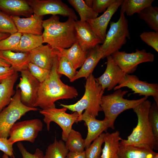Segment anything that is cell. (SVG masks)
<instances>
[{
  "label": "cell",
  "mask_w": 158,
  "mask_h": 158,
  "mask_svg": "<svg viewBox=\"0 0 158 158\" xmlns=\"http://www.w3.org/2000/svg\"><path fill=\"white\" fill-rule=\"evenodd\" d=\"M103 55V52L99 44L89 50L84 63L71 82H74L82 78H85L86 79L92 73L100 60L102 59Z\"/></svg>",
  "instance_id": "20"
},
{
  "label": "cell",
  "mask_w": 158,
  "mask_h": 158,
  "mask_svg": "<svg viewBox=\"0 0 158 158\" xmlns=\"http://www.w3.org/2000/svg\"><path fill=\"white\" fill-rule=\"evenodd\" d=\"M65 145L70 152H80L84 151V139L79 132L73 129L69 134Z\"/></svg>",
  "instance_id": "30"
},
{
  "label": "cell",
  "mask_w": 158,
  "mask_h": 158,
  "mask_svg": "<svg viewBox=\"0 0 158 158\" xmlns=\"http://www.w3.org/2000/svg\"><path fill=\"white\" fill-rule=\"evenodd\" d=\"M152 158H158V153H157L156 154H155Z\"/></svg>",
  "instance_id": "49"
},
{
  "label": "cell",
  "mask_w": 158,
  "mask_h": 158,
  "mask_svg": "<svg viewBox=\"0 0 158 158\" xmlns=\"http://www.w3.org/2000/svg\"><path fill=\"white\" fill-rule=\"evenodd\" d=\"M68 1L73 6L78 13L80 20L87 21L88 20L95 18L98 15L92 8L87 6L83 0H68Z\"/></svg>",
  "instance_id": "31"
},
{
  "label": "cell",
  "mask_w": 158,
  "mask_h": 158,
  "mask_svg": "<svg viewBox=\"0 0 158 158\" xmlns=\"http://www.w3.org/2000/svg\"><path fill=\"white\" fill-rule=\"evenodd\" d=\"M59 58L55 53L49 75L40 84L34 107H39L42 109L56 107L54 103L56 101L71 99L78 96V92L77 89L73 86L63 83L61 79V75L57 73Z\"/></svg>",
  "instance_id": "1"
},
{
  "label": "cell",
  "mask_w": 158,
  "mask_h": 158,
  "mask_svg": "<svg viewBox=\"0 0 158 158\" xmlns=\"http://www.w3.org/2000/svg\"><path fill=\"white\" fill-rule=\"evenodd\" d=\"M11 34L8 33H0V41L5 39L10 36Z\"/></svg>",
  "instance_id": "46"
},
{
  "label": "cell",
  "mask_w": 158,
  "mask_h": 158,
  "mask_svg": "<svg viewBox=\"0 0 158 158\" xmlns=\"http://www.w3.org/2000/svg\"><path fill=\"white\" fill-rule=\"evenodd\" d=\"M110 27L100 48L103 53L102 59L119 51L130 39L128 21L125 13L120 12L118 20L111 21Z\"/></svg>",
  "instance_id": "6"
},
{
  "label": "cell",
  "mask_w": 158,
  "mask_h": 158,
  "mask_svg": "<svg viewBox=\"0 0 158 158\" xmlns=\"http://www.w3.org/2000/svg\"><path fill=\"white\" fill-rule=\"evenodd\" d=\"M154 0H123L120 12L125 13L128 16L137 13L145 8L152 5Z\"/></svg>",
  "instance_id": "28"
},
{
  "label": "cell",
  "mask_w": 158,
  "mask_h": 158,
  "mask_svg": "<svg viewBox=\"0 0 158 158\" xmlns=\"http://www.w3.org/2000/svg\"><path fill=\"white\" fill-rule=\"evenodd\" d=\"M85 92L82 98L76 103L70 105L60 104V106L81 115L84 110L96 118L99 112L102 111L100 106L102 97L104 90L94 75L91 74L86 79Z\"/></svg>",
  "instance_id": "4"
},
{
  "label": "cell",
  "mask_w": 158,
  "mask_h": 158,
  "mask_svg": "<svg viewBox=\"0 0 158 158\" xmlns=\"http://www.w3.org/2000/svg\"><path fill=\"white\" fill-rule=\"evenodd\" d=\"M81 121L85 122L87 128L88 132L85 140V149L88 148L91 142L99 136L104 131L106 132L109 128V121L104 119H97L90 115L86 110L78 118L77 123Z\"/></svg>",
  "instance_id": "15"
},
{
  "label": "cell",
  "mask_w": 158,
  "mask_h": 158,
  "mask_svg": "<svg viewBox=\"0 0 158 158\" xmlns=\"http://www.w3.org/2000/svg\"><path fill=\"white\" fill-rule=\"evenodd\" d=\"M34 14L40 16L47 14L60 15L74 20L78 16L74 10L61 0H26Z\"/></svg>",
  "instance_id": "10"
},
{
  "label": "cell",
  "mask_w": 158,
  "mask_h": 158,
  "mask_svg": "<svg viewBox=\"0 0 158 158\" xmlns=\"http://www.w3.org/2000/svg\"><path fill=\"white\" fill-rule=\"evenodd\" d=\"M65 158H85V151L80 152L69 151Z\"/></svg>",
  "instance_id": "44"
},
{
  "label": "cell",
  "mask_w": 158,
  "mask_h": 158,
  "mask_svg": "<svg viewBox=\"0 0 158 158\" xmlns=\"http://www.w3.org/2000/svg\"><path fill=\"white\" fill-rule=\"evenodd\" d=\"M138 17L144 20L149 27L158 32V7L152 5L146 7L138 13Z\"/></svg>",
  "instance_id": "29"
},
{
  "label": "cell",
  "mask_w": 158,
  "mask_h": 158,
  "mask_svg": "<svg viewBox=\"0 0 158 158\" xmlns=\"http://www.w3.org/2000/svg\"><path fill=\"white\" fill-rule=\"evenodd\" d=\"M124 87L131 89L134 91L133 94H138L139 95H144L147 97L152 96L158 106L157 83H148L146 81L140 80L135 75L126 74L118 85L114 88V90H116Z\"/></svg>",
  "instance_id": "13"
},
{
  "label": "cell",
  "mask_w": 158,
  "mask_h": 158,
  "mask_svg": "<svg viewBox=\"0 0 158 158\" xmlns=\"http://www.w3.org/2000/svg\"><path fill=\"white\" fill-rule=\"evenodd\" d=\"M28 69L31 75L40 83L49 77L51 70L43 68L30 62L28 64Z\"/></svg>",
  "instance_id": "38"
},
{
  "label": "cell",
  "mask_w": 158,
  "mask_h": 158,
  "mask_svg": "<svg viewBox=\"0 0 158 158\" xmlns=\"http://www.w3.org/2000/svg\"><path fill=\"white\" fill-rule=\"evenodd\" d=\"M30 53V62L43 68L51 70L55 53L49 44H42Z\"/></svg>",
  "instance_id": "19"
},
{
  "label": "cell",
  "mask_w": 158,
  "mask_h": 158,
  "mask_svg": "<svg viewBox=\"0 0 158 158\" xmlns=\"http://www.w3.org/2000/svg\"><path fill=\"white\" fill-rule=\"evenodd\" d=\"M135 50V52L129 53L119 51L111 55L115 63L125 74L134 72L140 63L152 62L154 60V54L145 49Z\"/></svg>",
  "instance_id": "9"
},
{
  "label": "cell",
  "mask_w": 158,
  "mask_h": 158,
  "mask_svg": "<svg viewBox=\"0 0 158 158\" xmlns=\"http://www.w3.org/2000/svg\"><path fill=\"white\" fill-rule=\"evenodd\" d=\"M18 77V72H15L0 83V112L10 104L15 94L14 85Z\"/></svg>",
  "instance_id": "25"
},
{
  "label": "cell",
  "mask_w": 158,
  "mask_h": 158,
  "mask_svg": "<svg viewBox=\"0 0 158 158\" xmlns=\"http://www.w3.org/2000/svg\"><path fill=\"white\" fill-rule=\"evenodd\" d=\"M123 0H115L103 13L99 17L88 20L87 22L97 35L104 42L107 27L114 14L120 6Z\"/></svg>",
  "instance_id": "17"
},
{
  "label": "cell",
  "mask_w": 158,
  "mask_h": 158,
  "mask_svg": "<svg viewBox=\"0 0 158 158\" xmlns=\"http://www.w3.org/2000/svg\"><path fill=\"white\" fill-rule=\"evenodd\" d=\"M37 107L26 106L20 99V90L16 87V92L10 104L0 112V138H8L13 126L27 112L38 110Z\"/></svg>",
  "instance_id": "7"
},
{
  "label": "cell",
  "mask_w": 158,
  "mask_h": 158,
  "mask_svg": "<svg viewBox=\"0 0 158 158\" xmlns=\"http://www.w3.org/2000/svg\"><path fill=\"white\" fill-rule=\"evenodd\" d=\"M97 158H101V157H100H100H97Z\"/></svg>",
  "instance_id": "50"
},
{
  "label": "cell",
  "mask_w": 158,
  "mask_h": 158,
  "mask_svg": "<svg viewBox=\"0 0 158 158\" xmlns=\"http://www.w3.org/2000/svg\"><path fill=\"white\" fill-rule=\"evenodd\" d=\"M20 72V82L16 87L20 90L21 101L26 106L34 107L40 83L31 75L28 69Z\"/></svg>",
  "instance_id": "12"
},
{
  "label": "cell",
  "mask_w": 158,
  "mask_h": 158,
  "mask_svg": "<svg viewBox=\"0 0 158 158\" xmlns=\"http://www.w3.org/2000/svg\"><path fill=\"white\" fill-rule=\"evenodd\" d=\"M17 146L21 153L23 158H42L44 156L42 151L39 148H37L34 154L28 152L21 142L17 143Z\"/></svg>",
  "instance_id": "41"
},
{
  "label": "cell",
  "mask_w": 158,
  "mask_h": 158,
  "mask_svg": "<svg viewBox=\"0 0 158 158\" xmlns=\"http://www.w3.org/2000/svg\"><path fill=\"white\" fill-rule=\"evenodd\" d=\"M22 34L16 32L0 41V51H14L18 45Z\"/></svg>",
  "instance_id": "36"
},
{
  "label": "cell",
  "mask_w": 158,
  "mask_h": 158,
  "mask_svg": "<svg viewBox=\"0 0 158 158\" xmlns=\"http://www.w3.org/2000/svg\"><path fill=\"white\" fill-rule=\"evenodd\" d=\"M0 58L8 62L17 72L28 69V64L30 62V52L0 51Z\"/></svg>",
  "instance_id": "22"
},
{
  "label": "cell",
  "mask_w": 158,
  "mask_h": 158,
  "mask_svg": "<svg viewBox=\"0 0 158 158\" xmlns=\"http://www.w3.org/2000/svg\"><path fill=\"white\" fill-rule=\"evenodd\" d=\"M0 66L11 67V65L8 62L0 58Z\"/></svg>",
  "instance_id": "45"
},
{
  "label": "cell",
  "mask_w": 158,
  "mask_h": 158,
  "mask_svg": "<svg viewBox=\"0 0 158 158\" xmlns=\"http://www.w3.org/2000/svg\"><path fill=\"white\" fill-rule=\"evenodd\" d=\"M69 152L63 141L55 138L53 142L48 146L42 158H65Z\"/></svg>",
  "instance_id": "32"
},
{
  "label": "cell",
  "mask_w": 158,
  "mask_h": 158,
  "mask_svg": "<svg viewBox=\"0 0 158 158\" xmlns=\"http://www.w3.org/2000/svg\"><path fill=\"white\" fill-rule=\"evenodd\" d=\"M148 119L155 140L158 143V106L155 102L151 105L148 114Z\"/></svg>",
  "instance_id": "37"
},
{
  "label": "cell",
  "mask_w": 158,
  "mask_h": 158,
  "mask_svg": "<svg viewBox=\"0 0 158 158\" xmlns=\"http://www.w3.org/2000/svg\"><path fill=\"white\" fill-rule=\"evenodd\" d=\"M9 156L5 153H4L2 158H9Z\"/></svg>",
  "instance_id": "48"
},
{
  "label": "cell",
  "mask_w": 158,
  "mask_h": 158,
  "mask_svg": "<svg viewBox=\"0 0 158 158\" xmlns=\"http://www.w3.org/2000/svg\"><path fill=\"white\" fill-rule=\"evenodd\" d=\"M67 109L63 107L57 109L56 107L41 109L40 113L44 116L43 119L47 125L48 131L50 130V124L51 122H54L58 125L61 128L62 140L66 141L68 135L72 130L73 125L77 123L78 114L74 112L71 114L66 112Z\"/></svg>",
  "instance_id": "8"
},
{
  "label": "cell",
  "mask_w": 158,
  "mask_h": 158,
  "mask_svg": "<svg viewBox=\"0 0 158 158\" xmlns=\"http://www.w3.org/2000/svg\"><path fill=\"white\" fill-rule=\"evenodd\" d=\"M43 123L39 119H33L16 123L9 132L8 139L10 143L26 141L33 143L43 128Z\"/></svg>",
  "instance_id": "11"
},
{
  "label": "cell",
  "mask_w": 158,
  "mask_h": 158,
  "mask_svg": "<svg viewBox=\"0 0 158 158\" xmlns=\"http://www.w3.org/2000/svg\"><path fill=\"white\" fill-rule=\"evenodd\" d=\"M57 71L59 74L63 75L67 77L70 82L78 72L70 62L63 56L59 57Z\"/></svg>",
  "instance_id": "33"
},
{
  "label": "cell",
  "mask_w": 158,
  "mask_h": 158,
  "mask_svg": "<svg viewBox=\"0 0 158 158\" xmlns=\"http://www.w3.org/2000/svg\"><path fill=\"white\" fill-rule=\"evenodd\" d=\"M0 150L9 157L15 158L13 144L9 143L8 138H0Z\"/></svg>",
  "instance_id": "42"
},
{
  "label": "cell",
  "mask_w": 158,
  "mask_h": 158,
  "mask_svg": "<svg viewBox=\"0 0 158 158\" xmlns=\"http://www.w3.org/2000/svg\"><path fill=\"white\" fill-rule=\"evenodd\" d=\"M118 130L105 133L104 147L102 150L101 158H119L120 142L122 139Z\"/></svg>",
  "instance_id": "24"
},
{
  "label": "cell",
  "mask_w": 158,
  "mask_h": 158,
  "mask_svg": "<svg viewBox=\"0 0 158 158\" xmlns=\"http://www.w3.org/2000/svg\"><path fill=\"white\" fill-rule=\"evenodd\" d=\"M43 43L42 35L22 34L19 44L14 51L30 52Z\"/></svg>",
  "instance_id": "27"
},
{
  "label": "cell",
  "mask_w": 158,
  "mask_h": 158,
  "mask_svg": "<svg viewBox=\"0 0 158 158\" xmlns=\"http://www.w3.org/2000/svg\"><path fill=\"white\" fill-rule=\"evenodd\" d=\"M151 105V102L147 99L133 109L137 116V124L127 139H122L120 140V145L158 150V143L155 140L148 119Z\"/></svg>",
  "instance_id": "3"
},
{
  "label": "cell",
  "mask_w": 158,
  "mask_h": 158,
  "mask_svg": "<svg viewBox=\"0 0 158 158\" xmlns=\"http://www.w3.org/2000/svg\"><path fill=\"white\" fill-rule=\"evenodd\" d=\"M120 145L119 158H152L157 153L144 148Z\"/></svg>",
  "instance_id": "26"
},
{
  "label": "cell",
  "mask_w": 158,
  "mask_h": 158,
  "mask_svg": "<svg viewBox=\"0 0 158 158\" xmlns=\"http://www.w3.org/2000/svg\"><path fill=\"white\" fill-rule=\"evenodd\" d=\"M74 21L69 17L66 21L61 22L57 15L43 20V43H47L54 50L71 47L78 41Z\"/></svg>",
  "instance_id": "2"
},
{
  "label": "cell",
  "mask_w": 158,
  "mask_h": 158,
  "mask_svg": "<svg viewBox=\"0 0 158 158\" xmlns=\"http://www.w3.org/2000/svg\"><path fill=\"white\" fill-rule=\"evenodd\" d=\"M54 50L59 57L66 58L76 70L82 66L88 53V51H84L81 49L78 42L69 48L59 49Z\"/></svg>",
  "instance_id": "23"
},
{
  "label": "cell",
  "mask_w": 158,
  "mask_h": 158,
  "mask_svg": "<svg viewBox=\"0 0 158 158\" xmlns=\"http://www.w3.org/2000/svg\"><path fill=\"white\" fill-rule=\"evenodd\" d=\"M15 72L14 70L11 66H0V83Z\"/></svg>",
  "instance_id": "43"
},
{
  "label": "cell",
  "mask_w": 158,
  "mask_h": 158,
  "mask_svg": "<svg viewBox=\"0 0 158 158\" xmlns=\"http://www.w3.org/2000/svg\"><path fill=\"white\" fill-rule=\"evenodd\" d=\"M128 92L120 89L112 94L103 95L102 97L100 106L104 114V119L109 121V128L113 129H115L114 123L119 115L125 110L133 109L148 98L144 97L133 100L124 98V96Z\"/></svg>",
  "instance_id": "5"
},
{
  "label": "cell",
  "mask_w": 158,
  "mask_h": 158,
  "mask_svg": "<svg viewBox=\"0 0 158 158\" xmlns=\"http://www.w3.org/2000/svg\"><path fill=\"white\" fill-rule=\"evenodd\" d=\"M18 32L11 16L0 11V33L12 34Z\"/></svg>",
  "instance_id": "35"
},
{
  "label": "cell",
  "mask_w": 158,
  "mask_h": 158,
  "mask_svg": "<svg viewBox=\"0 0 158 158\" xmlns=\"http://www.w3.org/2000/svg\"><path fill=\"white\" fill-rule=\"evenodd\" d=\"M78 44L83 51H88L96 45L102 44V40L94 33L86 21H74Z\"/></svg>",
  "instance_id": "14"
},
{
  "label": "cell",
  "mask_w": 158,
  "mask_h": 158,
  "mask_svg": "<svg viewBox=\"0 0 158 158\" xmlns=\"http://www.w3.org/2000/svg\"><path fill=\"white\" fill-rule=\"evenodd\" d=\"M105 133H102L95 139L85 151V158H97L102 152V146L104 142Z\"/></svg>",
  "instance_id": "34"
},
{
  "label": "cell",
  "mask_w": 158,
  "mask_h": 158,
  "mask_svg": "<svg viewBox=\"0 0 158 158\" xmlns=\"http://www.w3.org/2000/svg\"><path fill=\"white\" fill-rule=\"evenodd\" d=\"M140 37L142 41L158 52V32H143L140 34Z\"/></svg>",
  "instance_id": "39"
},
{
  "label": "cell",
  "mask_w": 158,
  "mask_h": 158,
  "mask_svg": "<svg viewBox=\"0 0 158 158\" xmlns=\"http://www.w3.org/2000/svg\"><path fill=\"white\" fill-rule=\"evenodd\" d=\"M106 57V69L102 75L96 80L104 90L107 89L110 91L120 82L126 74L115 63L111 55Z\"/></svg>",
  "instance_id": "16"
},
{
  "label": "cell",
  "mask_w": 158,
  "mask_h": 158,
  "mask_svg": "<svg viewBox=\"0 0 158 158\" xmlns=\"http://www.w3.org/2000/svg\"><path fill=\"white\" fill-rule=\"evenodd\" d=\"M84 2L89 7L92 8L93 0H85Z\"/></svg>",
  "instance_id": "47"
},
{
  "label": "cell",
  "mask_w": 158,
  "mask_h": 158,
  "mask_svg": "<svg viewBox=\"0 0 158 158\" xmlns=\"http://www.w3.org/2000/svg\"><path fill=\"white\" fill-rule=\"evenodd\" d=\"M0 11L10 16L27 18L33 13L26 0H0Z\"/></svg>",
  "instance_id": "21"
},
{
  "label": "cell",
  "mask_w": 158,
  "mask_h": 158,
  "mask_svg": "<svg viewBox=\"0 0 158 158\" xmlns=\"http://www.w3.org/2000/svg\"><path fill=\"white\" fill-rule=\"evenodd\" d=\"M115 0H93L92 8L97 14L104 12Z\"/></svg>",
  "instance_id": "40"
},
{
  "label": "cell",
  "mask_w": 158,
  "mask_h": 158,
  "mask_svg": "<svg viewBox=\"0 0 158 158\" xmlns=\"http://www.w3.org/2000/svg\"><path fill=\"white\" fill-rule=\"evenodd\" d=\"M18 30V32L22 34L27 33L42 35L43 29V16L34 14L26 18L11 16Z\"/></svg>",
  "instance_id": "18"
}]
</instances>
